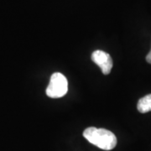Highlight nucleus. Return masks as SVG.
<instances>
[{"instance_id": "20e7f679", "label": "nucleus", "mask_w": 151, "mask_h": 151, "mask_svg": "<svg viewBox=\"0 0 151 151\" xmlns=\"http://www.w3.org/2000/svg\"><path fill=\"white\" fill-rule=\"evenodd\" d=\"M137 108L141 113H145L151 111V94L140 98L137 104Z\"/></svg>"}, {"instance_id": "f257e3e1", "label": "nucleus", "mask_w": 151, "mask_h": 151, "mask_svg": "<svg viewBox=\"0 0 151 151\" xmlns=\"http://www.w3.org/2000/svg\"><path fill=\"white\" fill-rule=\"evenodd\" d=\"M83 136L91 144L104 150H111L117 145V138L113 133L105 129L89 127L83 132Z\"/></svg>"}, {"instance_id": "f03ea898", "label": "nucleus", "mask_w": 151, "mask_h": 151, "mask_svg": "<svg viewBox=\"0 0 151 151\" xmlns=\"http://www.w3.org/2000/svg\"><path fill=\"white\" fill-rule=\"evenodd\" d=\"M68 91V82L65 76L55 72L50 76L46 88V95L51 98H60L66 94Z\"/></svg>"}, {"instance_id": "39448f33", "label": "nucleus", "mask_w": 151, "mask_h": 151, "mask_svg": "<svg viewBox=\"0 0 151 151\" xmlns=\"http://www.w3.org/2000/svg\"><path fill=\"white\" fill-rule=\"evenodd\" d=\"M146 60H147L148 63L151 64V50L149 52V54L147 55V56H146Z\"/></svg>"}, {"instance_id": "7ed1b4c3", "label": "nucleus", "mask_w": 151, "mask_h": 151, "mask_svg": "<svg viewBox=\"0 0 151 151\" xmlns=\"http://www.w3.org/2000/svg\"><path fill=\"white\" fill-rule=\"evenodd\" d=\"M92 60L102 70L104 75H108L113 68V60L110 55L103 50H95L92 54Z\"/></svg>"}]
</instances>
